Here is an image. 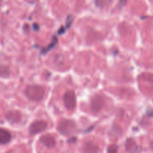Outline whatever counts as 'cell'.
<instances>
[{"mask_svg":"<svg viewBox=\"0 0 153 153\" xmlns=\"http://www.w3.org/2000/svg\"><path fill=\"white\" fill-rule=\"evenodd\" d=\"M104 105V99L102 95H95L91 101V108L94 113H98L103 109Z\"/></svg>","mask_w":153,"mask_h":153,"instance_id":"5b68a950","label":"cell"},{"mask_svg":"<svg viewBox=\"0 0 153 153\" xmlns=\"http://www.w3.org/2000/svg\"><path fill=\"white\" fill-rule=\"evenodd\" d=\"M45 91L42 86L38 85L28 86L25 90V94L31 101H39L43 99L45 96Z\"/></svg>","mask_w":153,"mask_h":153,"instance_id":"6da1fadb","label":"cell"},{"mask_svg":"<svg viewBox=\"0 0 153 153\" xmlns=\"http://www.w3.org/2000/svg\"><path fill=\"white\" fill-rule=\"evenodd\" d=\"M117 151H118V147L116 145H110L107 149L108 153H117Z\"/></svg>","mask_w":153,"mask_h":153,"instance_id":"7c38bea8","label":"cell"},{"mask_svg":"<svg viewBox=\"0 0 153 153\" xmlns=\"http://www.w3.org/2000/svg\"><path fill=\"white\" fill-rule=\"evenodd\" d=\"M83 153H98V146L92 141H87L82 147Z\"/></svg>","mask_w":153,"mask_h":153,"instance_id":"8992f818","label":"cell"},{"mask_svg":"<svg viewBox=\"0 0 153 153\" xmlns=\"http://www.w3.org/2000/svg\"><path fill=\"white\" fill-rule=\"evenodd\" d=\"M63 101H64L65 106L68 110H74L76 108V100L74 91H67L63 96Z\"/></svg>","mask_w":153,"mask_h":153,"instance_id":"3957f363","label":"cell"},{"mask_svg":"<svg viewBox=\"0 0 153 153\" xmlns=\"http://www.w3.org/2000/svg\"><path fill=\"white\" fill-rule=\"evenodd\" d=\"M10 75V71L7 66L0 65V76L1 77H8Z\"/></svg>","mask_w":153,"mask_h":153,"instance_id":"8fae6325","label":"cell"},{"mask_svg":"<svg viewBox=\"0 0 153 153\" xmlns=\"http://www.w3.org/2000/svg\"><path fill=\"white\" fill-rule=\"evenodd\" d=\"M41 142L45 146L48 147V148H52V147L55 146L56 145V140L53 136L50 134L44 135L41 138Z\"/></svg>","mask_w":153,"mask_h":153,"instance_id":"ba28073f","label":"cell"},{"mask_svg":"<svg viewBox=\"0 0 153 153\" xmlns=\"http://www.w3.org/2000/svg\"><path fill=\"white\" fill-rule=\"evenodd\" d=\"M48 128V123L43 120H37L33 122L29 127V132L32 134H37L44 131Z\"/></svg>","mask_w":153,"mask_h":153,"instance_id":"277c9868","label":"cell"},{"mask_svg":"<svg viewBox=\"0 0 153 153\" xmlns=\"http://www.w3.org/2000/svg\"><path fill=\"white\" fill-rule=\"evenodd\" d=\"M6 119L12 123H18L21 120V114H20V112L12 110V111H9L7 113Z\"/></svg>","mask_w":153,"mask_h":153,"instance_id":"52a82bcc","label":"cell"},{"mask_svg":"<svg viewBox=\"0 0 153 153\" xmlns=\"http://www.w3.org/2000/svg\"><path fill=\"white\" fill-rule=\"evenodd\" d=\"M58 131L64 135H70L76 131V125L71 120H62L58 126Z\"/></svg>","mask_w":153,"mask_h":153,"instance_id":"7a4b0ae2","label":"cell"},{"mask_svg":"<svg viewBox=\"0 0 153 153\" xmlns=\"http://www.w3.org/2000/svg\"><path fill=\"white\" fill-rule=\"evenodd\" d=\"M126 149L128 153H137L138 146L134 140L128 139L126 143Z\"/></svg>","mask_w":153,"mask_h":153,"instance_id":"30bf717a","label":"cell"},{"mask_svg":"<svg viewBox=\"0 0 153 153\" xmlns=\"http://www.w3.org/2000/svg\"><path fill=\"white\" fill-rule=\"evenodd\" d=\"M11 133L8 130L0 128V144H6L11 140Z\"/></svg>","mask_w":153,"mask_h":153,"instance_id":"9c48e42d","label":"cell"}]
</instances>
